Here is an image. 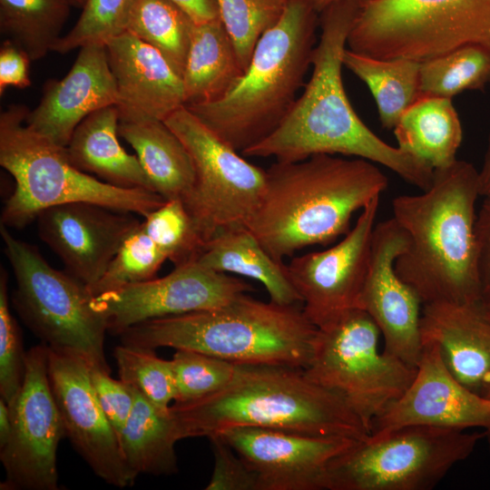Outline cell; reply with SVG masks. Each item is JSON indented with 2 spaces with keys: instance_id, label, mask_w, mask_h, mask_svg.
I'll use <instances>...</instances> for the list:
<instances>
[{
  "instance_id": "1",
  "label": "cell",
  "mask_w": 490,
  "mask_h": 490,
  "mask_svg": "<svg viewBox=\"0 0 490 490\" xmlns=\"http://www.w3.org/2000/svg\"><path fill=\"white\" fill-rule=\"evenodd\" d=\"M361 0H342L320 13V37L311 54L312 74L280 124L240 153L294 162L317 154L353 156L381 164L425 191L434 169L376 135L353 109L342 81L343 54Z\"/></svg>"
},
{
  "instance_id": "2",
  "label": "cell",
  "mask_w": 490,
  "mask_h": 490,
  "mask_svg": "<svg viewBox=\"0 0 490 490\" xmlns=\"http://www.w3.org/2000/svg\"><path fill=\"white\" fill-rule=\"evenodd\" d=\"M400 195L393 219L408 238L395 270L422 304H479L476 270L475 203L478 171L466 161L434 170L429 188Z\"/></svg>"
},
{
  "instance_id": "3",
  "label": "cell",
  "mask_w": 490,
  "mask_h": 490,
  "mask_svg": "<svg viewBox=\"0 0 490 490\" xmlns=\"http://www.w3.org/2000/svg\"><path fill=\"white\" fill-rule=\"evenodd\" d=\"M387 186L374 162L317 154L266 170L260 205L246 228L277 261L349 231L353 214Z\"/></svg>"
},
{
  "instance_id": "4",
  "label": "cell",
  "mask_w": 490,
  "mask_h": 490,
  "mask_svg": "<svg viewBox=\"0 0 490 490\" xmlns=\"http://www.w3.org/2000/svg\"><path fill=\"white\" fill-rule=\"evenodd\" d=\"M170 412L178 436L209 437L232 427H260L365 440L370 434L335 393L315 384L302 368L240 365L220 392Z\"/></svg>"
},
{
  "instance_id": "5",
  "label": "cell",
  "mask_w": 490,
  "mask_h": 490,
  "mask_svg": "<svg viewBox=\"0 0 490 490\" xmlns=\"http://www.w3.org/2000/svg\"><path fill=\"white\" fill-rule=\"evenodd\" d=\"M316 332L298 304L264 302L243 293L220 308L145 320L118 336L129 346L190 349L240 365L303 369Z\"/></svg>"
},
{
  "instance_id": "6",
  "label": "cell",
  "mask_w": 490,
  "mask_h": 490,
  "mask_svg": "<svg viewBox=\"0 0 490 490\" xmlns=\"http://www.w3.org/2000/svg\"><path fill=\"white\" fill-rule=\"evenodd\" d=\"M309 0H289L279 20L259 39L250 64L223 98L186 105L237 152L269 136L303 86L319 24Z\"/></svg>"
},
{
  "instance_id": "7",
  "label": "cell",
  "mask_w": 490,
  "mask_h": 490,
  "mask_svg": "<svg viewBox=\"0 0 490 490\" xmlns=\"http://www.w3.org/2000/svg\"><path fill=\"white\" fill-rule=\"evenodd\" d=\"M29 109L11 104L0 114V165L15 180L1 224L21 229L44 210L69 202H92L145 217L165 200L152 191L106 183L76 168L65 147L25 124Z\"/></svg>"
},
{
  "instance_id": "8",
  "label": "cell",
  "mask_w": 490,
  "mask_h": 490,
  "mask_svg": "<svg viewBox=\"0 0 490 490\" xmlns=\"http://www.w3.org/2000/svg\"><path fill=\"white\" fill-rule=\"evenodd\" d=\"M0 233L15 279L13 306L23 322L47 347L74 353L91 368L111 373L104 353L107 323L88 287L52 267L34 246L1 223Z\"/></svg>"
},
{
  "instance_id": "9",
  "label": "cell",
  "mask_w": 490,
  "mask_h": 490,
  "mask_svg": "<svg viewBox=\"0 0 490 490\" xmlns=\"http://www.w3.org/2000/svg\"><path fill=\"white\" fill-rule=\"evenodd\" d=\"M379 336L364 309H351L317 328L311 358L303 368L309 380L340 397L369 434L416 374V367L380 350Z\"/></svg>"
},
{
  "instance_id": "10",
  "label": "cell",
  "mask_w": 490,
  "mask_h": 490,
  "mask_svg": "<svg viewBox=\"0 0 490 490\" xmlns=\"http://www.w3.org/2000/svg\"><path fill=\"white\" fill-rule=\"evenodd\" d=\"M485 433L411 425L370 435L335 457L327 490H430Z\"/></svg>"
},
{
  "instance_id": "11",
  "label": "cell",
  "mask_w": 490,
  "mask_h": 490,
  "mask_svg": "<svg viewBox=\"0 0 490 490\" xmlns=\"http://www.w3.org/2000/svg\"><path fill=\"white\" fill-rule=\"evenodd\" d=\"M468 44H490V0H361L349 50L422 62Z\"/></svg>"
},
{
  "instance_id": "12",
  "label": "cell",
  "mask_w": 490,
  "mask_h": 490,
  "mask_svg": "<svg viewBox=\"0 0 490 490\" xmlns=\"http://www.w3.org/2000/svg\"><path fill=\"white\" fill-rule=\"evenodd\" d=\"M189 152L193 188L182 201L206 242L217 233L247 226L266 185V171L241 157L186 106L163 121Z\"/></svg>"
},
{
  "instance_id": "13",
  "label": "cell",
  "mask_w": 490,
  "mask_h": 490,
  "mask_svg": "<svg viewBox=\"0 0 490 490\" xmlns=\"http://www.w3.org/2000/svg\"><path fill=\"white\" fill-rule=\"evenodd\" d=\"M9 407L13 425L0 448L5 472L0 489L57 490L56 453L66 433L49 380L46 345L26 351L23 386Z\"/></svg>"
},
{
  "instance_id": "14",
  "label": "cell",
  "mask_w": 490,
  "mask_h": 490,
  "mask_svg": "<svg viewBox=\"0 0 490 490\" xmlns=\"http://www.w3.org/2000/svg\"><path fill=\"white\" fill-rule=\"evenodd\" d=\"M378 202L379 197H376L362 209L355 226L338 244L297 256L286 264L303 312L317 328L359 308Z\"/></svg>"
},
{
  "instance_id": "15",
  "label": "cell",
  "mask_w": 490,
  "mask_h": 490,
  "mask_svg": "<svg viewBox=\"0 0 490 490\" xmlns=\"http://www.w3.org/2000/svg\"><path fill=\"white\" fill-rule=\"evenodd\" d=\"M253 287L197 260L153 278L93 297V307L106 320L108 332L119 335L137 323L168 316L220 308Z\"/></svg>"
},
{
  "instance_id": "16",
  "label": "cell",
  "mask_w": 490,
  "mask_h": 490,
  "mask_svg": "<svg viewBox=\"0 0 490 490\" xmlns=\"http://www.w3.org/2000/svg\"><path fill=\"white\" fill-rule=\"evenodd\" d=\"M47 368L66 437L75 451L105 483L120 488L133 485L119 437L95 394L91 366L74 353L47 347Z\"/></svg>"
},
{
  "instance_id": "17",
  "label": "cell",
  "mask_w": 490,
  "mask_h": 490,
  "mask_svg": "<svg viewBox=\"0 0 490 490\" xmlns=\"http://www.w3.org/2000/svg\"><path fill=\"white\" fill-rule=\"evenodd\" d=\"M216 435L256 473L258 490H327L331 461L361 441L249 426Z\"/></svg>"
},
{
  "instance_id": "18",
  "label": "cell",
  "mask_w": 490,
  "mask_h": 490,
  "mask_svg": "<svg viewBox=\"0 0 490 490\" xmlns=\"http://www.w3.org/2000/svg\"><path fill=\"white\" fill-rule=\"evenodd\" d=\"M408 238L392 218L373 230L371 258L359 308L374 320L384 338L385 350L416 367L423 350L422 301L396 272L395 262Z\"/></svg>"
},
{
  "instance_id": "19",
  "label": "cell",
  "mask_w": 490,
  "mask_h": 490,
  "mask_svg": "<svg viewBox=\"0 0 490 490\" xmlns=\"http://www.w3.org/2000/svg\"><path fill=\"white\" fill-rule=\"evenodd\" d=\"M36 220L40 239L89 290L141 223L134 213L85 201L47 208Z\"/></svg>"
},
{
  "instance_id": "20",
  "label": "cell",
  "mask_w": 490,
  "mask_h": 490,
  "mask_svg": "<svg viewBox=\"0 0 490 490\" xmlns=\"http://www.w3.org/2000/svg\"><path fill=\"white\" fill-rule=\"evenodd\" d=\"M421 425L490 434V399L458 381L436 344H423L413 381L373 424L370 435Z\"/></svg>"
},
{
  "instance_id": "21",
  "label": "cell",
  "mask_w": 490,
  "mask_h": 490,
  "mask_svg": "<svg viewBox=\"0 0 490 490\" xmlns=\"http://www.w3.org/2000/svg\"><path fill=\"white\" fill-rule=\"evenodd\" d=\"M116 84L105 44L80 48L67 74L45 83L38 105L28 112L26 126L61 147H66L76 127L91 113L117 103Z\"/></svg>"
},
{
  "instance_id": "22",
  "label": "cell",
  "mask_w": 490,
  "mask_h": 490,
  "mask_svg": "<svg viewBox=\"0 0 490 490\" xmlns=\"http://www.w3.org/2000/svg\"><path fill=\"white\" fill-rule=\"evenodd\" d=\"M105 46L120 122L164 121L185 106L182 78L158 50L127 31Z\"/></svg>"
},
{
  "instance_id": "23",
  "label": "cell",
  "mask_w": 490,
  "mask_h": 490,
  "mask_svg": "<svg viewBox=\"0 0 490 490\" xmlns=\"http://www.w3.org/2000/svg\"><path fill=\"white\" fill-rule=\"evenodd\" d=\"M420 328L422 343L437 345L452 375L484 396L490 384V318L485 310L479 304H424Z\"/></svg>"
},
{
  "instance_id": "24",
  "label": "cell",
  "mask_w": 490,
  "mask_h": 490,
  "mask_svg": "<svg viewBox=\"0 0 490 490\" xmlns=\"http://www.w3.org/2000/svg\"><path fill=\"white\" fill-rule=\"evenodd\" d=\"M119 122L116 105L91 113L74 130L66 153L76 168L106 183L153 191L137 156L121 145Z\"/></svg>"
},
{
  "instance_id": "25",
  "label": "cell",
  "mask_w": 490,
  "mask_h": 490,
  "mask_svg": "<svg viewBox=\"0 0 490 490\" xmlns=\"http://www.w3.org/2000/svg\"><path fill=\"white\" fill-rule=\"evenodd\" d=\"M119 135L135 151L152 191L165 201H184L195 182L191 157L163 121L120 122Z\"/></svg>"
},
{
  "instance_id": "26",
  "label": "cell",
  "mask_w": 490,
  "mask_h": 490,
  "mask_svg": "<svg viewBox=\"0 0 490 490\" xmlns=\"http://www.w3.org/2000/svg\"><path fill=\"white\" fill-rule=\"evenodd\" d=\"M244 74L220 18L193 24L182 74L185 106L218 101Z\"/></svg>"
},
{
  "instance_id": "27",
  "label": "cell",
  "mask_w": 490,
  "mask_h": 490,
  "mask_svg": "<svg viewBox=\"0 0 490 490\" xmlns=\"http://www.w3.org/2000/svg\"><path fill=\"white\" fill-rule=\"evenodd\" d=\"M197 261L219 272L234 273L260 282L272 302L301 303L286 264L275 260L245 227L217 233L206 241Z\"/></svg>"
},
{
  "instance_id": "28",
  "label": "cell",
  "mask_w": 490,
  "mask_h": 490,
  "mask_svg": "<svg viewBox=\"0 0 490 490\" xmlns=\"http://www.w3.org/2000/svg\"><path fill=\"white\" fill-rule=\"evenodd\" d=\"M393 130L399 149L434 170L457 160L463 130L450 98L420 95L403 113Z\"/></svg>"
},
{
  "instance_id": "29",
  "label": "cell",
  "mask_w": 490,
  "mask_h": 490,
  "mask_svg": "<svg viewBox=\"0 0 490 490\" xmlns=\"http://www.w3.org/2000/svg\"><path fill=\"white\" fill-rule=\"evenodd\" d=\"M132 410L119 436L123 461L132 481L142 474L178 472L175 444L180 440L169 410H162L135 390Z\"/></svg>"
},
{
  "instance_id": "30",
  "label": "cell",
  "mask_w": 490,
  "mask_h": 490,
  "mask_svg": "<svg viewBox=\"0 0 490 490\" xmlns=\"http://www.w3.org/2000/svg\"><path fill=\"white\" fill-rule=\"evenodd\" d=\"M343 66L370 90L383 128L393 130L403 113L421 95L420 62L407 59H379L346 48Z\"/></svg>"
},
{
  "instance_id": "31",
  "label": "cell",
  "mask_w": 490,
  "mask_h": 490,
  "mask_svg": "<svg viewBox=\"0 0 490 490\" xmlns=\"http://www.w3.org/2000/svg\"><path fill=\"white\" fill-rule=\"evenodd\" d=\"M73 5L68 0H0V30L36 61L53 52Z\"/></svg>"
},
{
  "instance_id": "32",
  "label": "cell",
  "mask_w": 490,
  "mask_h": 490,
  "mask_svg": "<svg viewBox=\"0 0 490 490\" xmlns=\"http://www.w3.org/2000/svg\"><path fill=\"white\" fill-rule=\"evenodd\" d=\"M193 24L170 0H133L126 31L158 50L182 78Z\"/></svg>"
},
{
  "instance_id": "33",
  "label": "cell",
  "mask_w": 490,
  "mask_h": 490,
  "mask_svg": "<svg viewBox=\"0 0 490 490\" xmlns=\"http://www.w3.org/2000/svg\"><path fill=\"white\" fill-rule=\"evenodd\" d=\"M490 83V46L468 44L420 62L421 95L452 99Z\"/></svg>"
},
{
  "instance_id": "34",
  "label": "cell",
  "mask_w": 490,
  "mask_h": 490,
  "mask_svg": "<svg viewBox=\"0 0 490 490\" xmlns=\"http://www.w3.org/2000/svg\"><path fill=\"white\" fill-rule=\"evenodd\" d=\"M119 378L162 410L175 398L171 360L159 358L155 349L122 344L113 350Z\"/></svg>"
},
{
  "instance_id": "35",
  "label": "cell",
  "mask_w": 490,
  "mask_h": 490,
  "mask_svg": "<svg viewBox=\"0 0 490 490\" xmlns=\"http://www.w3.org/2000/svg\"><path fill=\"white\" fill-rule=\"evenodd\" d=\"M142 225L174 267L196 261L206 243L181 200L165 201Z\"/></svg>"
},
{
  "instance_id": "36",
  "label": "cell",
  "mask_w": 490,
  "mask_h": 490,
  "mask_svg": "<svg viewBox=\"0 0 490 490\" xmlns=\"http://www.w3.org/2000/svg\"><path fill=\"white\" fill-rule=\"evenodd\" d=\"M289 0H216L242 69H247L257 42L281 17Z\"/></svg>"
},
{
  "instance_id": "37",
  "label": "cell",
  "mask_w": 490,
  "mask_h": 490,
  "mask_svg": "<svg viewBox=\"0 0 490 490\" xmlns=\"http://www.w3.org/2000/svg\"><path fill=\"white\" fill-rule=\"evenodd\" d=\"M171 363L176 389L173 404L194 402L220 392L238 368V364L190 349H176Z\"/></svg>"
},
{
  "instance_id": "38",
  "label": "cell",
  "mask_w": 490,
  "mask_h": 490,
  "mask_svg": "<svg viewBox=\"0 0 490 490\" xmlns=\"http://www.w3.org/2000/svg\"><path fill=\"white\" fill-rule=\"evenodd\" d=\"M167 260L140 225L126 238L101 279L90 289L93 297L154 278Z\"/></svg>"
},
{
  "instance_id": "39",
  "label": "cell",
  "mask_w": 490,
  "mask_h": 490,
  "mask_svg": "<svg viewBox=\"0 0 490 490\" xmlns=\"http://www.w3.org/2000/svg\"><path fill=\"white\" fill-rule=\"evenodd\" d=\"M133 0H85L73 28L56 42L53 52L64 54L93 44H106L126 31Z\"/></svg>"
},
{
  "instance_id": "40",
  "label": "cell",
  "mask_w": 490,
  "mask_h": 490,
  "mask_svg": "<svg viewBox=\"0 0 490 490\" xmlns=\"http://www.w3.org/2000/svg\"><path fill=\"white\" fill-rule=\"evenodd\" d=\"M7 272L0 273V395L8 406L16 399L24 378L26 352L20 328L10 311Z\"/></svg>"
},
{
  "instance_id": "41",
  "label": "cell",
  "mask_w": 490,
  "mask_h": 490,
  "mask_svg": "<svg viewBox=\"0 0 490 490\" xmlns=\"http://www.w3.org/2000/svg\"><path fill=\"white\" fill-rule=\"evenodd\" d=\"M214 466L206 490H258L256 473L219 435L209 436Z\"/></svg>"
},
{
  "instance_id": "42",
  "label": "cell",
  "mask_w": 490,
  "mask_h": 490,
  "mask_svg": "<svg viewBox=\"0 0 490 490\" xmlns=\"http://www.w3.org/2000/svg\"><path fill=\"white\" fill-rule=\"evenodd\" d=\"M90 374L101 407L119 437L134 405V388L99 368H91Z\"/></svg>"
},
{
  "instance_id": "43",
  "label": "cell",
  "mask_w": 490,
  "mask_h": 490,
  "mask_svg": "<svg viewBox=\"0 0 490 490\" xmlns=\"http://www.w3.org/2000/svg\"><path fill=\"white\" fill-rule=\"evenodd\" d=\"M479 305L490 310V198H484L475 220Z\"/></svg>"
},
{
  "instance_id": "44",
  "label": "cell",
  "mask_w": 490,
  "mask_h": 490,
  "mask_svg": "<svg viewBox=\"0 0 490 490\" xmlns=\"http://www.w3.org/2000/svg\"><path fill=\"white\" fill-rule=\"evenodd\" d=\"M28 54L9 39L0 48V94L9 86L26 88L31 85Z\"/></svg>"
},
{
  "instance_id": "45",
  "label": "cell",
  "mask_w": 490,
  "mask_h": 490,
  "mask_svg": "<svg viewBox=\"0 0 490 490\" xmlns=\"http://www.w3.org/2000/svg\"><path fill=\"white\" fill-rule=\"evenodd\" d=\"M179 6L196 24L220 17L216 0H170Z\"/></svg>"
},
{
  "instance_id": "46",
  "label": "cell",
  "mask_w": 490,
  "mask_h": 490,
  "mask_svg": "<svg viewBox=\"0 0 490 490\" xmlns=\"http://www.w3.org/2000/svg\"><path fill=\"white\" fill-rule=\"evenodd\" d=\"M478 180L480 196L490 198V132L483 164L480 171H478Z\"/></svg>"
},
{
  "instance_id": "47",
  "label": "cell",
  "mask_w": 490,
  "mask_h": 490,
  "mask_svg": "<svg viewBox=\"0 0 490 490\" xmlns=\"http://www.w3.org/2000/svg\"><path fill=\"white\" fill-rule=\"evenodd\" d=\"M12 416L8 404L0 398V448L4 447L9 440L12 432Z\"/></svg>"
},
{
  "instance_id": "48",
  "label": "cell",
  "mask_w": 490,
  "mask_h": 490,
  "mask_svg": "<svg viewBox=\"0 0 490 490\" xmlns=\"http://www.w3.org/2000/svg\"><path fill=\"white\" fill-rule=\"evenodd\" d=\"M342 0H309L314 9L320 14L329 5Z\"/></svg>"
},
{
  "instance_id": "49",
  "label": "cell",
  "mask_w": 490,
  "mask_h": 490,
  "mask_svg": "<svg viewBox=\"0 0 490 490\" xmlns=\"http://www.w3.org/2000/svg\"><path fill=\"white\" fill-rule=\"evenodd\" d=\"M73 6L82 8L85 0H68Z\"/></svg>"
},
{
  "instance_id": "50",
  "label": "cell",
  "mask_w": 490,
  "mask_h": 490,
  "mask_svg": "<svg viewBox=\"0 0 490 490\" xmlns=\"http://www.w3.org/2000/svg\"><path fill=\"white\" fill-rule=\"evenodd\" d=\"M485 397L489 398L490 399V384L489 386L487 387L485 392V395H484Z\"/></svg>"
},
{
  "instance_id": "51",
  "label": "cell",
  "mask_w": 490,
  "mask_h": 490,
  "mask_svg": "<svg viewBox=\"0 0 490 490\" xmlns=\"http://www.w3.org/2000/svg\"><path fill=\"white\" fill-rule=\"evenodd\" d=\"M488 437V447H489V453H490V434L485 435Z\"/></svg>"
},
{
  "instance_id": "52",
  "label": "cell",
  "mask_w": 490,
  "mask_h": 490,
  "mask_svg": "<svg viewBox=\"0 0 490 490\" xmlns=\"http://www.w3.org/2000/svg\"><path fill=\"white\" fill-rule=\"evenodd\" d=\"M485 312H486L488 318H490V310H485Z\"/></svg>"
},
{
  "instance_id": "53",
  "label": "cell",
  "mask_w": 490,
  "mask_h": 490,
  "mask_svg": "<svg viewBox=\"0 0 490 490\" xmlns=\"http://www.w3.org/2000/svg\"><path fill=\"white\" fill-rule=\"evenodd\" d=\"M489 46H490V44H489Z\"/></svg>"
}]
</instances>
